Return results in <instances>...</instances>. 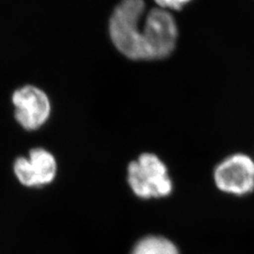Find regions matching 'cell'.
Listing matches in <instances>:
<instances>
[{
	"label": "cell",
	"instance_id": "4",
	"mask_svg": "<svg viewBox=\"0 0 254 254\" xmlns=\"http://www.w3.org/2000/svg\"><path fill=\"white\" fill-rule=\"evenodd\" d=\"M218 190L237 196L254 190V161L247 154L231 155L218 164L214 171Z\"/></svg>",
	"mask_w": 254,
	"mask_h": 254
},
{
	"label": "cell",
	"instance_id": "7",
	"mask_svg": "<svg viewBox=\"0 0 254 254\" xmlns=\"http://www.w3.org/2000/svg\"><path fill=\"white\" fill-rule=\"evenodd\" d=\"M131 254H180L175 244L163 236H148L134 246Z\"/></svg>",
	"mask_w": 254,
	"mask_h": 254
},
{
	"label": "cell",
	"instance_id": "8",
	"mask_svg": "<svg viewBox=\"0 0 254 254\" xmlns=\"http://www.w3.org/2000/svg\"><path fill=\"white\" fill-rule=\"evenodd\" d=\"M14 173L22 185L26 187L40 186L36 173L29 159L24 157L17 158L14 163Z\"/></svg>",
	"mask_w": 254,
	"mask_h": 254
},
{
	"label": "cell",
	"instance_id": "1",
	"mask_svg": "<svg viewBox=\"0 0 254 254\" xmlns=\"http://www.w3.org/2000/svg\"><path fill=\"white\" fill-rule=\"evenodd\" d=\"M144 0H122L109 20V35L121 54L132 61H146L141 19Z\"/></svg>",
	"mask_w": 254,
	"mask_h": 254
},
{
	"label": "cell",
	"instance_id": "5",
	"mask_svg": "<svg viewBox=\"0 0 254 254\" xmlns=\"http://www.w3.org/2000/svg\"><path fill=\"white\" fill-rule=\"evenodd\" d=\"M16 108L15 117L27 130L42 127L50 114V103L46 93L33 86H26L15 91L12 96Z\"/></svg>",
	"mask_w": 254,
	"mask_h": 254
},
{
	"label": "cell",
	"instance_id": "6",
	"mask_svg": "<svg viewBox=\"0 0 254 254\" xmlns=\"http://www.w3.org/2000/svg\"><path fill=\"white\" fill-rule=\"evenodd\" d=\"M29 161L32 165L39 185H46L54 180L57 173V163L54 156L44 149H33L29 154Z\"/></svg>",
	"mask_w": 254,
	"mask_h": 254
},
{
	"label": "cell",
	"instance_id": "9",
	"mask_svg": "<svg viewBox=\"0 0 254 254\" xmlns=\"http://www.w3.org/2000/svg\"><path fill=\"white\" fill-rule=\"evenodd\" d=\"M157 4L158 8L160 9H174L180 10L183 9L187 4H189L191 0H154Z\"/></svg>",
	"mask_w": 254,
	"mask_h": 254
},
{
	"label": "cell",
	"instance_id": "3",
	"mask_svg": "<svg viewBox=\"0 0 254 254\" xmlns=\"http://www.w3.org/2000/svg\"><path fill=\"white\" fill-rule=\"evenodd\" d=\"M142 38L146 61L162 60L172 54L178 39V27L173 14L166 9H151L144 19Z\"/></svg>",
	"mask_w": 254,
	"mask_h": 254
},
{
	"label": "cell",
	"instance_id": "2",
	"mask_svg": "<svg viewBox=\"0 0 254 254\" xmlns=\"http://www.w3.org/2000/svg\"><path fill=\"white\" fill-rule=\"evenodd\" d=\"M127 181L133 193L141 199L163 198L173 191L167 166L152 153L141 154L129 163Z\"/></svg>",
	"mask_w": 254,
	"mask_h": 254
}]
</instances>
